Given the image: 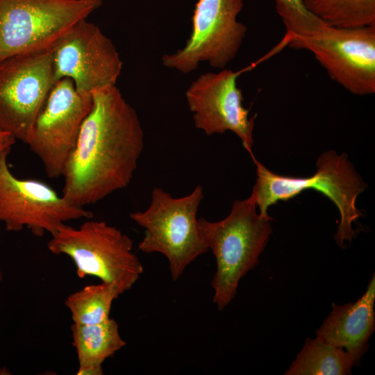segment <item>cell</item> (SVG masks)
<instances>
[{
  "label": "cell",
  "mask_w": 375,
  "mask_h": 375,
  "mask_svg": "<svg viewBox=\"0 0 375 375\" xmlns=\"http://www.w3.org/2000/svg\"><path fill=\"white\" fill-rule=\"evenodd\" d=\"M242 7L243 0H198L185 45L165 54L162 65L184 74L196 70L201 62L224 69L237 56L246 35L247 26L237 20Z\"/></svg>",
  "instance_id": "52a82bcc"
},
{
  "label": "cell",
  "mask_w": 375,
  "mask_h": 375,
  "mask_svg": "<svg viewBox=\"0 0 375 375\" xmlns=\"http://www.w3.org/2000/svg\"><path fill=\"white\" fill-rule=\"evenodd\" d=\"M203 199L200 185L181 198H174L162 188L155 187L148 208L129 215L145 230L138 249L146 253L164 255L174 281L181 276L190 263L208 251L197 217Z\"/></svg>",
  "instance_id": "5b68a950"
},
{
  "label": "cell",
  "mask_w": 375,
  "mask_h": 375,
  "mask_svg": "<svg viewBox=\"0 0 375 375\" xmlns=\"http://www.w3.org/2000/svg\"><path fill=\"white\" fill-rule=\"evenodd\" d=\"M306 8L330 26H375V0H303Z\"/></svg>",
  "instance_id": "ac0fdd59"
},
{
  "label": "cell",
  "mask_w": 375,
  "mask_h": 375,
  "mask_svg": "<svg viewBox=\"0 0 375 375\" xmlns=\"http://www.w3.org/2000/svg\"><path fill=\"white\" fill-rule=\"evenodd\" d=\"M10 150L0 153V222L6 231L26 228L42 237L69 221L92 217L91 212L71 203L43 181L15 176L7 163Z\"/></svg>",
  "instance_id": "ba28073f"
},
{
  "label": "cell",
  "mask_w": 375,
  "mask_h": 375,
  "mask_svg": "<svg viewBox=\"0 0 375 375\" xmlns=\"http://www.w3.org/2000/svg\"><path fill=\"white\" fill-rule=\"evenodd\" d=\"M102 0H0V62L50 49Z\"/></svg>",
  "instance_id": "8992f818"
},
{
  "label": "cell",
  "mask_w": 375,
  "mask_h": 375,
  "mask_svg": "<svg viewBox=\"0 0 375 375\" xmlns=\"http://www.w3.org/2000/svg\"><path fill=\"white\" fill-rule=\"evenodd\" d=\"M92 107V95L78 92L69 78L58 81L51 89L25 142L49 178L62 176Z\"/></svg>",
  "instance_id": "30bf717a"
},
{
  "label": "cell",
  "mask_w": 375,
  "mask_h": 375,
  "mask_svg": "<svg viewBox=\"0 0 375 375\" xmlns=\"http://www.w3.org/2000/svg\"><path fill=\"white\" fill-rule=\"evenodd\" d=\"M242 71L222 69L201 74L185 92L194 126L206 135L233 132L251 158L254 117L243 106V96L237 79Z\"/></svg>",
  "instance_id": "4fadbf2b"
},
{
  "label": "cell",
  "mask_w": 375,
  "mask_h": 375,
  "mask_svg": "<svg viewBox=\"0 0 375 375\" xmlns=\"http://www.w3.org/2000/svg\"><path fill=\"white\" fill-rule=\"evenodd\" d=\"M296 49L312 52L331 79L349 92H375V26L338 28L326 24Z\"/></svg>",
  "instance_id": "7c38bea8"
},
{
  "label": "cell",
  "mask_w": 375,
  "mask_h": 375,
  "mask_svg": "<svg viewBox=\"0 0 375 375\" xmlns=\"http://www.w3.org/2000/svg\"><path fill=\"white\" fill-rule=\"evenodd\" d=\"M2 280V273L0 271V281Z\"/></svg>",
  "instance_id": "44dd1931"
},
{
  "label": "cell",
  "mask_w": 375,
  "mask_h": 375,
  "mask_svg": "<svg viewBox=\"0 0 375 375\" xmlns=\"http://www.w3.org/2000/svg\"><path fill=\"white\" fill-rule=\"evenodd\" d=\"M52 58L54 82L69 78L78 92L88 95L115 85L123 66L112 40L87 18L58 41Z\"/></svg>",
  "instance_id": "8fae6325"
},
{
  "label": "cell",
  "mask_w": 375,
  "mask_h": 375,
  "mask_svg": "<svg viewBox=\"0 0 375 375\" xmlns=\"http://www.w3.org/2000/svg\"><path fill=\"white\" fill-rule=\"evenodd\" d=\"M72 345L78 360L77 375H102V364L126 345L117 322L108 319L94 324L71 326Z\"/></svg>",
  "instance_id": "9a60e30c"
},
{
  "label": "cell",
  "mask_w": 375,
  "mask_h": 375,
  "mask_svg": "<svg viewBox=\"0 0 375 375\" xmlns=\"http://www.w3.org/2000/svg\"><path fill=\"white\" fill-rule=\"evenodd\" d=\"M252 192L244 200H235L228 215L218 222L199 219L201 235L212 251L217 269L210 282L212 301L222 311L236 294L239 282L259 262L272 233L270 221L257 211Z\"/></svg>",
  "instance_id": "7a4b0ae2"
},
{
  "label": "cell",
  "mask_w": 375,
  "mask_h": 375,
  "mask_svg": "<svg viewBox=\"0 0 375 375\" xmlns=\"http://www.w3.org/2000/svg\"><path fill=\"white\" fill-rule=\"evenodd\" d=\"M354 362L343 349L307 338L285 375H347Z\"/></svg>",
  "instance_id": "2e32d148"
},
{
  "label": "cell",
  "mask_w": 375,
  "mask_h": 375,
  "mask_svg": "<svg viewBox=\"0 0 375 375\" xmlns=\"http://www.w3.org/2000/svg\"><path fill=\"white\" fill-rule=\"evenodd\" d=\"M53 47L0 62V129L24 143L55 83Z\"/></svg>",
  "instance_id": "9c48e42d"
},
{
  "label": "cell",
  "mask_w": 375,
  "mask_h": 375,
  "mask_svg": "<svg viewBox=\"0 0 375 375\" xmlns=\"http://www.w3.org/2000/svg\"><path fill=\"white\" fill-rule=\"evenodd\" d=\"M119 295L115 285L101 282L69 294L65 305L71 312L74 324H98L110 318L112 302Z\"/></svg>",
  "instance_id": "e0dca14e"
},
{
  "label": "cell",
  "mask_w": 375,
  "mask_h": 375,
  "mask_svg": "<svg viewBox=\"0 0 375 375\" xmlns=\"http://www.w3.org/2000/svg\"><path fill=\"white\" fill-rule=\"evenodd\" d=\"M51 235L49 251L69 257L80 278H98L115 285L122 294L143 273V265L132 251L133 240L103 221L87 220L78 228L64 224Z\"/></svg>",
  "instance_id": "277c9868"
},
{
  "label": "cell",
  "mask_w": 375,
  "mask_h": 375,
  "mask_svg": "<svg viewBox=\"0 0 375 375\" xmlns=\"http://www.w3.org/2000/svg\"><path fill=\"white\" fill-rule=\"evenodd\" d=\"M256 167V182L253 188L257 208L261 216L272 219L268 208L280 201H288L304 190H315L336 206L340 221L335 235L338 246L344 247L356 235L352 224L362 216L356 206L358 195L366 188L347 154L329 150L317 161L315 173L308 177L276 174L252 158Z\"/></svg>",
  "instance_id": "3957f363"
},
{
  "label": "cell",
  "mask_w": 375,
  "mask_h": 375,
  "mask_svg": "<svg viewBox=\"0 0 375 375\" xmlns=\"http://www.w3.org/2000/svg\"><path fill=\"white\" fill-rule=\"evenodd\" d=\"M375 276L354 302L333 304L332 310L316 331L320 341L344 350L359 365L375 329Z\"/></svg>",
  "instance_id": "5bb4252c"
},
{
  "label": "cell",
  "mask_w": 375,
  "mask_h": 375,
  "mask_svg": "<svg viewBox=\"0 0 375 375\" xmlns=\"http://www.w3.org/2000/svg\"><path fill=\"white\" fill-rule=\"evenodd\" d=\"M92 97V107L62 173V195L83 207L126 188L144 149L138 114L116 85Z\"/></svg>",
  "instance_id": "6da1fadb"
},
{
  "label": "cell",
  "mask_w": 375,
  "mask_h": 375,
  "mask_svg": "<svg viewBox=\"0 0 375 375\" xmlns=\"http://www.w3.org/2000/svg\"><path fill=\"white\" fill-rule=\"evenodd\" d=\"M16 139L9 133L0 129V153L5 150L11 149Z\"/></svg>",
  "instance_id": "ffe728a7"
},
{
  "label": "cell",
  "mask_w": 375,
  "mask_h": 375,
  "mask_svg": "<svg viewBox=\"0 0 375 375\" xmlns=\"http://www.w3.org/2000/svg\"><path fill=\"white\" fill-rule=\"evenodd\" d=\"M276 10L288 29H294L306 22L312 15L303 0H275Z\"/></svg>",
  "instance_id": "d6986e66"
}]
</instances>
